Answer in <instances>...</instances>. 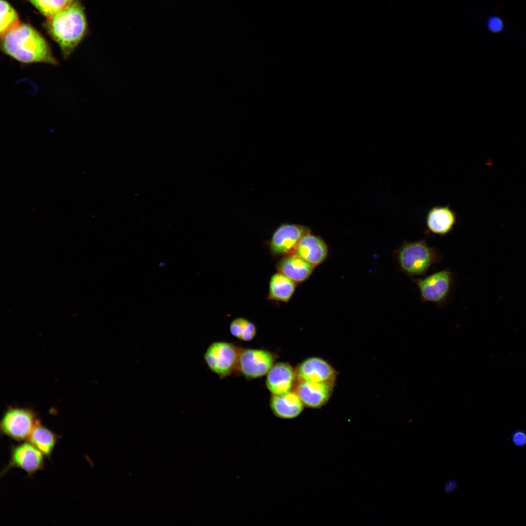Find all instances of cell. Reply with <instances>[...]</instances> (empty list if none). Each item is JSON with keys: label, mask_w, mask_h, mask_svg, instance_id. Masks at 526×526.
Segmentation results:
<instances>
[{"label": "cell", "mask_w": 526, "mask_h": 526, "mask_svg": "<svg viewBox=\"0 0 526 526\" xmlns=\"http://www.w3.org/2000/svg\"><path fill=\"white\" fill-rule=\"evenodd\" d=\"M0 37L1 51L19 63L58 65L48 42L29 24L20 23Z\"/></svg>", "instance_id": "1"}, {"label": "cell", "mask_w": 526, "mask_h": 526, "mask_svg": "<svg viewBox=\"0 0 526 526\" xmlns=\"http://www.w3.org/2000/svg\"><path fill=\"white\" fill-rule=\"evenodd\" d=\"M48 33L59 46L62 56L68 58L85 36L87 23L78 0L47 19Z\"/></svg>", "instance_id": "2"}, {"label": "cell", "mask_w": 526, "mask_h": 526, "mask_svg": "<svg viewBox=\"0 0 526 526\" xmlns=\"http://www.w3.org/2000/svg\"><path fill=\"white\" fill-rule=\"evenodd\" d=\"M423 239L403 242L394 254L399 270L411 280L427 275L430 268L443 259L440 252Z\"/></svg>", "instance_id": "3"}, {"label": "cell", "mask_w": 526, "mask_h": 526, "mask_svg": "<svg viewBox=\"0 0 526 526\" xmlns=\"http://www.w3.org/2000/svg\"><path fill=\"white\" fill-rule=\"evenodd\" d=\"M411 281L417 286L422 304L430 302L441 308L448 305L456 285L455 274L449 268Z\"/></svg>", "instance_id": "4"}, {"label": "cell", "mask_w": 526, "mask_h": 526, "mask_svg": "<svg viewBox=\"0 0 526 526\" xmlns=\"http://www.w3.org/2000/svg\"><path fill=\"white\" fill-rule=\"evenodd\" d=\"M39 420L38 413L31 408L10 406L0 419V435L19 442L25 441Z\"/></svg>", "instance_id": "5"}, {"label": "cell", "mask_w": 526, "mask_h": 526, "mask_svg": "<svg viewBox=\"0 0 526 526\" xmlns=\"http://www.w3.org/2000/svg\"><path fill=\"white\" fill-rule=\"evenodd\" d=\"M241 350L230 342H214L207 349L204 358L209 369L223 378L237 370Z\"/></svg>", "instance_id": "6"}, {"label": "cell", "mask_w": 526, "mask_h": 526, "mask_svg": "<svg viewBox=\"0 0 526 526\" xmlns=\"http://www.w3.org/2000/svg\"><path fill=\"white\" fill-rule=\"evenodd\" d=\"M9 449V460L1 471L0 477L14 468L23 470L30 477L44 469V456L29 441L12 445Z\"/></svg>", "instance_id": "7"}, {"label": "cell", "mask_w": 526, "mask_h": 526, "mask_svg": "<svg viewBox=\"0 0 526 526\" xmlns=\"http://www.w3.org/2000/svg\"><path fill=\"white\" fill-rule=\"evenodd\" d=\"M276 358L275 355L266 350L242 349L237 370L248 379L260 378L267 375Z\"/></svg>", "instance_id": "8"}, {"label": "cell", "mask_w": 526, "mask_h": 526, "mask_svg": "<svg viewBox=\"0 0 526 526\" xmlns=\"http://www.w3.org/2000/svg\"><path fill=\"white\" fill-rule=\"evenodd\" d=\"M310 231L309 228L305 225L282 224L274 231L269 242L271 253L275 256L294 254L301 239Z\"/></svg>", "instance_id": "9"}, {"label": "cell", "mask_w": 526, "mask_h": 526, "mask_svg": "<svg viewBox=\"0 0 526 526\" xmlns=\"http://www.w3.org/2000/svg\"><path fill=\"white\" fill-rule=\"evenodd\" d=\"M296 378L298 382L335 383L336 373L327 361L317 357L307 358L297 367Z\"/></svg>", "instance_id": "10"}, {"label": "cell", "mask_w": 526, "mask_h": 526, "mask_svg": "<svg viewBox=\"0 0 526 526\" xmlns=\"http://www.w3.org/2000/svg\"><path fill=\"white\" fill-rule=\"evenodd\" d=\"M457 221V214L449 204L432 207L426 214V233L442 237L452 231Z\"/></svg>", "instance_id": "11"}, {"label": "cell", "mask_w": 526, "mask_h": 526, "mask_svg": "<svg viewBox=\"0 0 526 526\" xmlns=\"http://www.w3.org/2000/svg\"><path fill=\"white\" fill-rule=\"evenodd\" d=\"M335 383L298 382L296 392L304 405L312 408H319L329 400Z\"/></svg>", "instance_id": "12"}, {"label": "cell", "mask_w": 526, "mask_h": 526, "mask_svg": "<svg viewBox=\"0 0 526 526\" xmlns=\"http://www.w3.org/2000/svg\"><path fill=\"white\" fill-rule=\"evenodd\" d=\"M295 379V370L289 363L278 362L267 374L265 384L272 394H281L291 391Z\"/></svg>", "instance_id": "13"}, {"label": "cell", "mask_w": 526, "mask_h": 526, "mask_svg": "<svg viewBox=\"0 0 526 526\" xmlns=\"http://www.w3.org/2000/svg\"><path fill=\"white\" fill-rule=\"evenodd\" d=\"M294 254L316 266L327 258L328 247L321 238L309 233L301 239Z\"/></svg>", "instance_id": "14"}, {"label": "cell", "mask_w": 526, "mask_h": 526, "mask_svg": "<svg viewBox=\"0 0 526 526\" xmlns=\"http://www.w3.org/2000/svg\"><path fill=\"white\" fill-rule=\"evenodd\" d=\"M270 406L274 414L280 418L290 419L298 417L302 412L304 404L296 391L272 394Z\"/></svg>", "instance_id": "15"}, {"label": "cell", "mask_w": 526, "mask_h": 526, "mask_svg": "<svg viewBox=\"0 0 526 526\" xmlns=\"http://www.w3.org/2000/svg\"><path fill=\"white\" fill-rule=\"evenodd\" d=\"M315 266L292 254L283 256L276 264V269L295 283L303 282L312 274Z\"/></svg>", "instance_id": "16"}, {"label": "cell", "mask_w": 526, "mask_h": 526, "mask_svg": "<svg viewBox=\"0 0 526 526\" xmlns=\"http://www.w3.org/2000/svg\"><path fill=\"white\" fill-rule=\"evenodd\" d=\"M60 437V435L42 424L39 420L34 427L28 440L41 452L46 459L50 460L54 450Z\"/></svg>", "instance_id": "17"}, {"label": "cell", "mask_w": 526, "mask_h": 526, "mask_svg": "<svg viewBox=\"0 0 526 526\" xmlns=\"http://www.w3.org/2000/svg\"><path fill=\"white\" fill-rule=\"evenodd\" d=\"M296 283L290 279L278 272L270 278L267 299L270 301L288 302L293 295Z\"/></svg>", "instance_id": "18"}, {"label": "cell", "mask_w": 526, "mask_h": 526, "mask_svg": "<svg viewBox=\"0 0 526 526\" xmlns=\"http://www.w3.org/2000/svg\"><path fill=\"white\" fill-rule=\"evenodd\" d=\"M229 330L234 337L244 341L253 339L257 333L255 325L243 317L234 319L230 323Z\"/></svg>", "instance_id": "19"}, {"label": "cell", "mask_w": 526, "mask_h": 526, "mask_svg": "<svg viewBox=\"0 0 526 526\" xmlns=\"http://www.w3.org/2000/svg\"><path fill=\"white\" fill-rule=\"evenodd\" d=\"M20 23L15 9L5 0H0V35L15 27Z\"/></svg>", "instance_id": "20"}, {"label": "cell", "mask_w": 526, "mask_h": 526, "mask_svg": "<svg viewBox=\"0 0 526 526\" xmlns=\"http://www.w3.org/2000/svg\"><path fill=\"white\" fill-rule=\"evenodd\" d=\"M47 19L62 10L74 0H27Z\"/></svg>", "instance_id": "21"}, {"label": "cell", "mask_w": 526, "mask_h": 526, "mask_svg": "<svg viewBox=\"0 0 526 526\" xmlns=\"http://www.w3.org/2000/svg\"><path fill=\"white\" fill-rule=\"evenodd\" d=\"M487 27L491 32L498 33L502 31L504 28V23L502 20L497 16L490 17L487 21Z\"/></svg>", "instance_id": "22"}, {"label": "cell", "mask_w": 526, "mask_h": 526, "mask_svg": "<svg viewBox=\"0 0 526 526\" xmlns=\"http://www.w3.org/2000/svg\"><path fill=\"white\" fill-rule=\"evenodd\" d=\"M513 444L518 447H523L526 445V432L523 430L515 431L511 435Z\"/></svg>", "instance_id": "23"}, {"label": "cell", "mask_w": 526, "mask_h": 526, "mask_svg": "<svg viewBox=\"0 0 526 526\" xmlns=\"http://www.w3.org/2000/svg\"><path fill=\"white\" fill-rule=\"evenodd\" d=\"M457 487V484L454 480H450L445 484L444 487V491L447 493H451L454 491Z\"/></svg>", "instance_id": "24"}]
</instances>
